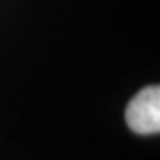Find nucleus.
Listing matches in <instances>:
<instances>
[{"mask_svg":"<svg viewBox=\"0 0 160 160\" xmlns=\"http://www.w3.org/2000/svg\"><path fill=\"white\" fill-rule=\"evenodd\" d=\"M126 122L136 134H157L160 131V88L149 85L129 101Z\"/></svg>","mask_w":160,"mask_h":160,"instance_id":"obj_1","label":"nucleus"}]
</instances>
